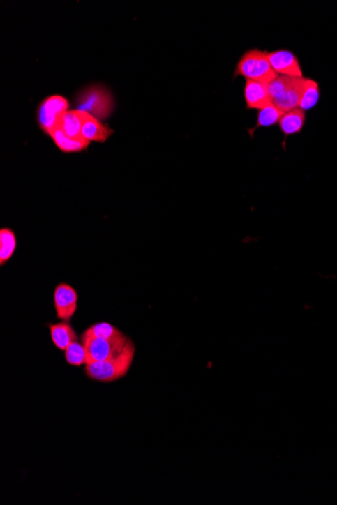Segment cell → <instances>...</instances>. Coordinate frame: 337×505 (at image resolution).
I'll return each instance as SVG.
<instances>
[{"instance_id": "obj_1", "label": "cell", "mask_w": 337, "mask_h": 505, "mask_svg": "<svg viewBox=\"0 0 337 505\" xmlns=\"http://www.w3.org/2000/svg\"><path fill=\"white\" fill-rule=\"evenodd\" d=\"M135 354V346L130 339L121 354L117 356L86 364V375L91 379L105 384L117 382L128 375L133 365Z\"/></svg>"}, {"instance_id": "obj_2", "label": "cell", "mask_w": 337, "mask_h": 505, "mask_svg": "<svg viewBox=\"0 0 337 505\" xmlns=\"http://www.w3.org/2000/svg\"><path fill=\"white\" fill-rule=\"evenodd\" d=\"M244 77L246 80L260 81L270 84L278 76L274 72L268 58V52L250 49L244 52L237 62L234 70V78Z\"/></svg>"}, {"instance_id": "obj_3", "label": "cell", "mask_w": 337, "mask_h": 505, "mask_svg": "<svg viewBox=\"0 0 337 505\" xmlns=\"http://www.w3.org/2000/svg\"><path fill=\"white\" fill-rule=\"evenodd\" d=\"M77 110L85 111L95 119H107L114 110L112 93L103 85L88 86L76 95Z\"/></svg>"}, {"instance_id": "obj_4", "label": "cell", "mask_w": 337, "mask_h": 505, "mask_svg": "<svg viewBox=\"0 0 337 505\" xmlns=\"http://www.w3.org/2000/svg\"><path fill=\"white\" fill-rule=\"evenodd\" d=\"M304 81L305 77L303 78L276 77L272 82L269 84L274 105L277 106L284 113L299 108Z\"/></svg>"}, {"instance_id": "obj_5", "label": "cell", "mask_w": 337, "mask_h": 505, "mask_svg": "<svg viewBox=\"0 0 337 505\" xmlns=\"http://www.w3.org/2000/svg\"><path fill=\"white\" fill-rule=\"evenodd\" d=\"M81 340L84 344L87 353V363H90V362L112 359L121 354L130 338L126 335H122L117 338L108 339L83 333Z\"/></svg>"}, {"instance_id": "obj_6", "label": "cell", "mask_w": 337, "mask_h": 505, "mask_svg": "<svg viewBox=\"0 0 337 505\" xmlns=\"http://www.w3.org/2000/svg\"><path fill=\"white\" fill-rule=\"evenodd\" d=\"M69 110V102L65 97L53 95L40 102L37 110V119L40 129L50 135L60 126L63 115Z\"/></svg>"}, {"instance_id": "obj_7", "label": "cell", "mask_w": 337, "mask_h": 505, "mask_svg": "<svg viewBox=\"0 0 337 505\" xmlns=\"http://www.w3.org/2000/svg\"><path fill=\"white\" fill-rule=\"evenodd\" d=\"M268 58L274 72L278 76L291 77V78L304 77L299 59L293 52L284 49L276 50L268 52Z\"/></svg>"}, {"instance_id": "obj_8", "label": "cell", "mask_w": 337, "mask_h": 505, "mask_svg": "<svg viewBox=\"0 0 337 505\" xmlns=\"http://www.w3.org/2000/svg\"><path fill=\"white\" fill-rule=\"evenodd\" d=\"M78 305V294L73 287L68 284L57 285L54 292V306L57 318L69 322L73 318Z\"/></svg>"}, {"instance_id": "obj_9", "label": "cell", "mask_w": 337, "mask_h": 505, "mask_svg": "<svg viewBox=\"0 0 337 505\" xmlns=\"http://www.w3.org/2000/svg\"><path fill=\"white\" fill-rule=\"evenodd\" d=\"M246 110H261L272 103L269 84L246 80L244 89Z\"/></svg>"}, {"instance_id": "obj_10", "label": "cell", "mask_w": 337, "mask_h": 505, "mask_svg": "<svg viewBox=\"0 0 337 505\" xmlns=\"http://www.w3.org/2000/svg\"><path fill=\"white\" fill-rule=\"evenodd\" d=\"M113 135L110 126L103 124L100 120L86 113L82 128V137L87 142H104Z\"/></svg>"}, {"instance_id": "obj_11", "label": "cell", "mask_w": 337, "mask_h": 505, "mask_svg": "<svg viewBox=\"0 0 337 505\" xmlns=\"http://www.w3.org/2000/svg\"><path fill=\"white\" fill-rule=\"evenodd\" d=\"M305 122H306V113L300 108H296V110L288 111L283 114L278 126L283 135H285V140L283 142L284 149L287 137L300 133L304 128Z\"/></svg>"}, {"instance_id": "obj_12", "label": "cell", "mask_w": 337, "mask_h": 505, "mask_svg": "<svg viewBox=\"0 0 337 505\" xmlns=\"http://www.w3.org/2000/svg\"><path fill=\"white\" fill-rule=\"evenodd\" d=\"M85 111L80 110H68L63 115L59 128L64 131L68 137L74 140H84L82 137V128L86 116Z\"/></svg>"}, {"instance_id": "obj_13", "label": "cell", "mask_w": 337, "mask_h": 505, "mask_svg": "<svg viewBox=\"0 0 337 505\" xmlns=\"http://www.w3.org/2000/svg\"><path fill=\"white\" fill-rule=\"evenodd\" d=\"M49 329L52 342L59 350L65 351L68 346L71 345L78 339L75 330L68 322L63 321L58 324H51L49 325Z\"/></svg>"}, {"instance_id": "obj_14", "label": "cell", "mask_w": 337, "mask_h": 505, "mask_svg": "<svg viewBox=\"0 0 337 505\" xmlns=\"http://www.w3.org/2000/svg\"><path fill=\"white\" fill-rule=\"evenodd\" d=\"M49 137L53 140L54 144L65 153H80L89 146L90 142L85 140H74L65 135L60 128H57L50 133Z\"/></svg>"}, {"instance_id": "obj_15", "label": "cell", "mask_w": 337, "mask_h": 505, "mask_svg": "<svg viewBox=\"0 0 337 505\" xmlns=\"http://www.w3.org/2000/svg\"><path fill=\"white\" fill-rule=\"evenodd\" d=\"M283 114L284 112L280 110L277 106L274 105L273 103L269 104L266 107L259 110L257 124L253 128L248 129V135H250V137H253V133L257 131V129L276 126L279 123Z\"/></svg>"}, {"instance_id": "obj_16", "label": "cell", "mask_w": 337, "mask_h": 505, "mask_svg": "<svg viewBox=\"0 0 337 505\" xmlns=\"http://www.w3.org/2000/svg\"><path fill=\"white\" fill-rule=\"evenodd\" d=\"M320 98V89L318 83L311 78H305L304 86H303L302 95L299 104L300 110H307L315 107Z\"/></svg>"}, {"instance_id": "obj_17", "label": "cell", "mask_w": 337, "mask_h": 505, "mask_svg": "<svg viewBox=\"0 0 337 505\" xmlns=\"http://www.w3.org/2000/svg\"><path fill=\"white\" fill-rule=\"evenodd\" d=\"M17 248V237L8 228L0 230V264L4 266L13 257Z\"/></svg>"}, {"instance_id": "obj_18", "label": "cell", "mask_w": 337, "mask_h": 505, "mask_svg": "<svg viewBox=\"0 0 337 505\" xmlns=\"http://www.w3.org/2000/svg\"><path fill=\"white\" fill-rule=\"evenodd\" d=\"M64 352L66 361L70 365L79 368V366L87 364V353H86L85 346L82 342H74L71 345L68 346Z\"/></svg>"}, {"instance_id": "obj_19", "label": "cell", "mask_w": 337, "mask_h": 505, "mask_svg": "<svg viewBox=\"0 0 337 505\" xmlns=\"http://www.w3.org/2000/svg\"><path fill=\"white\" fill-rule=\"evenodd\" d=\"M86 334L92 335V336L103 337V338H117V337L122 336V332L110 323H105V322H101V323L94 324L91 327L88 328L85 331Z\"/></svg>"}]
</instances>
